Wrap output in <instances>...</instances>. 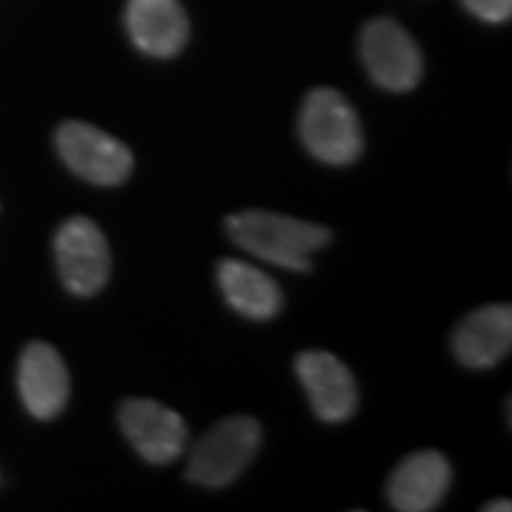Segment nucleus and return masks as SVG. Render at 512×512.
<instances>
[{
  "label": "nucleus",
  "instance_id": "nucleus-1",
  "mask_svg": "<svg viewBox=\"0 0 512 512\" xmlns=\"http://www.w3.org/2000/svg\"><path fill=\"white\" fill-rule=\"evenodd\" d=\"M226 230L240 249L294 273L311 271V254L332 240L325 226L271 211H242L228 216Z\"/></svg>",
  "mask_w": 512,
  "mask_h": 512
},
{
  "label": "nucleus",
  "instance_id": "nucleus-2",
  "mask_svg": "<svg viewBox=\"0 0 512 512\" xmlns=\"http://www.w3.org/2000/svg\"><path fill=\"white\" fill-rule=\"evenodd\" d=\"M299 136L306 150L323 164L349 166L363 152L358 114L347 98L332 88H316L306 95L299 114Z\"/></svg>",
  "mask_w": 512,
  "mask_h": 512
},
{
  "label": "nucleus",
  "instance_id": "nucleus-3",
  "mask_svg": "<svg viewBox=\"0 0 512 512\" xmlns=\"http://www.w3.org/2000/svg\"><path fill=\"white\" fill-rule=\"evenodd\" d=\"M259 446L261 425L254 418L235 415L216 422L192 448L188 479L209 489H223L247 470L259 453Z\"/></svg>",
  "mask_w": 512,
  "mask_h": 512
},
{
  "label": "nucleus",
  "instance_id": "nucleus-4",
  "mask_svg": "<svg viewBox=\"0 0 512 512\" xmlns=\"http://www.w3.org/2000/svg\"><path fill=\"white\" fill-rule=\"evenodd\" d=\"M55 143L62 162L88 183L121 185L133 171L131 150L110 133L83 121L62 124Z\"/></svg>",
  "mask_w": 512,
  "mask_h": 512
},
{
  "label": "nucleus",
  "instance_id": "nucleus-5",
  "mask_svg": "<svg viewBox=\"0 0 512 512\" xmlns=\"http://www.w3.org/2000/svg\"><path fill=\"white\" fill-rule=\"evenodd\" d=\"M55 256L64 287L76 297H93L110 280V245L86 216L62 223L55 238Z\"/></svg>",
  "mask_w": 512,
  "mask_h": 512
},
{
  "label": "nucleus",
  "instance_id": "nucleus-6",
  "mask_svg": "<svg viewBox=\"0 0 512 512\" xmlns=\"http://www.w3.org/2000/svg\"><path fill=\"white\" fill-rule=\"evenodd\" d=\"M361 55L377 86L396 93L418 86L422 53L408 31L392 19H375L363 29Z\"/></svg>",
  "mask_w": 512,
  "mask_h": 512
},
{
  "label": "nucleus",
  "instance_id": "nucleus-7",
  "mask_svg": "<svg viewBox=\"0 0 512 512\" xmlns=\"http://www.w3.org/2000/svg\"><path fill=\"white\" fill-rule=\"evenodd\" d=\"M119 425L133 448L152 465L174 463L188 437L181 415L150 399L121 403Z\"/></svg>",
  "mask_w": 512,
  "mask_h": 512
},
{
  "label": "nucleus",
  "instance_id": "nucleus-8",
  "mask_svg": "<svg viewBox=\"0 0 512 512\" xmlns=\"http://www.w3.org/2000/svg\"><path fill=\"white\" fill-rule=\"evenodd\" d=\"M299 380L323 422H344L356 413L358 389L351 370L328 351H304L297 356Z\"/></svg>",
  "mask_w": 512,
  "mask_h": 512
},
{
  "label": "nucleus",
  "instance_id": "nucleus-9",
  "mask_svg": "<svg viewBox=\"0 0 512 512\" xmlns=\"http://www.w3.org/2000/svg\"><path fill=\"white\" fill-rule=\"evenodd\" d=\"M19 396L38 420H50L69 401V373L60 354L46 342H31L19 358Z\"/></svg>",
  "mask_w": 512,
  "mask_h": 512
},
{
  "label": "nucleus",
  "instance_id": "nucleus-10",
  "mask_svg": "<svg viewBox=\"0 0 512 512\" xmlns=\"http://www.w3.org/2000/svg\"><path fill=\"white\" fill-rule=\"evenodd\" d=\"M451 486V465L437 451H420L401 460L387 484L394 510L430 512L444 501Z\"/></svg>",
  "mask_w": 512,
  "mask_h": 512
},
{
  "label": "nucleus",
  "instance_id": "nucleus-11",
  "mask_svg": "<svg viewBox=\"0 0 512 512\" xmlns=\"http://www.w3.org/2000/svg\"><path fill=\"white\" fill-rule=\"evenodd\" d=\"M126 29L136 48L152 57L178 55L190 36V22L178 0H128Z\"/></svg>",
  "mask_w": 512,
  "mask_h": 512
},
{
  "label": "nucleus",
  "instance_id": "nucleus-12",
  "mask_svg": "<svg viewBox=\"0 0 512 512\" xmlns=\"http://www.w3.org/2000/svg\"><path fill=\"white\" fill-rule=\"evenodd\" d=\"M512 309L508 304L484 306L470 313L453 332V354L463 366L494 368L510 354Z\"/></svg>",
  "mask_w": 512,
  "mask_h": 512
},
{
  "label": "nucleus",
  "instance_id": "nucleus-13",
  "mask_svg": "<svg viewBox=\"0 0 512 512\" xmlns=\"http://www.w3.org/2000/svg\"><path fill=\"white\" fill-rule=\"evenodd\" d=\"M219 285L228 304L252 320H271L283 306V292L271 275L238 259H226L219 266Z\"/></svg>",
  "mask_w": 512,
  "mask_h": 512
},
{
  "label": "nucleus",
  "instance_id": "nucleus-14",
  "mask_svg": "<svg viewBox=\"0 0 512 512\" xmlns=\"http://www.w3.org/2000/svg\"><path fill=\"white\" fill-rule=\"evenodd\" d=\"M463 5L484 22L501 24L512 15V0H463Z\"/></svg>",
  "mask_w": 512,
  "mask_h": 512
},
{
  "label": "nucleus",
  "instance_id": "nucleus-15",
  "mask_svg": "<svg viewBox=\"0 0 512 512\" xmlns=\"http://www.w3.org/2000/svg\"><path fill=\"white\" fill-rule=\"evenodd\" d=\"M484 510L486 512H510L512 505H510V501H494V503L484 505Z\"/></svg>",
  "mask_w": 512,
  "mask_h": 512
}]
</instances>
